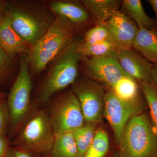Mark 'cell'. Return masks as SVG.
Here are the masks:
<instances>
[{
	"label": "cell",
	"mask_w": 157,
	"mask_h": 157,
	"mask_svg": "<svg viewBox=\"0 0 157 157\" xmlns=\"http://www.w3.org/2000/svg\"><path fill=\"white\" fill-rule=\"evenodd\" d=\"M74 25L65 17L56 16L48 30L31 48L27 56L30 73L38 75L75 41Z\"/></svg>",
	"instance_id": "obj_1"
},
{
	"label": "cell",
	"mask_w": 157,
	"mask_h": 157,
	"mask_svg": "<svg viewBox=\"0 0 157 157\" xmlns=\"http://www.w3.org/2000/svg\"><path fill=\"white\" fill-rule=\"evenodd\" d=\"M6 13L14 30L31 48L47 32L56 17L45 6L29 1H8Z\"/></svg>",
	"instance_id": "obj_2"
},
{
	"label": "cell",
	"mask_w": 157,
	"mask_h": 157,
	"mask_svg": "<svg viewBox=\"0 0 157 157\" xmlns=\"http://www.w3.org/2000/svg\"><path fill=\"white\" fill-rule=\"evenodd\" d=\"M117 145L118 157H157V132L148 112L130 119Z\"/></svg>",
	"instance_id": "obj_3"
},
{
	"label": "cell",
	"mask_w": 157,
	"mask_h": 157,
	"mask_svg": "<svg viewBox=\"0 0 157 157\" xmlns=\"http://www.w3.org/2000/svg\"><path fill=\"white\" fill-rule=\"evenodd\" d=\"M75 41L53 61L38 92V101L47 103L52 96L76 81L79 61L82 56Z\"/></svg>",
	"instance_id": "obj_4"
},
{
	"label": "cell",
	"mask_w": 157,
	"mask_h": 157,
	"mask_svg": "<svg viewBox=\"0 0 157 157\" xmlns=\"http://www.w3.org/2000/svg\"><path fill=\"white\" fill-rule=\"evenodd\" d=\"M55 136L48 113L36 109L18 130L13 144L34 155H47L50 154Z\"/></svg>",
	"instance_id": "obj_5"
},
{
	"label": "cell",
	"mask_w": 157,
	"mask_h": 157,
	"mask_svg": "<svg viewBox=\"0 0 157 157\" xmlns=\"http://www.w3.org/2000/svg\"><path fill=\"white\" fill-rule=\"evenodd\" d=\"M27 56L21 60L17 77L7 97L10 125L17 132L36 109L31 100L33 85Z\"/></svg>",
	"instance_id": "obj_6"
},
{
	"label": "cell",
	"mask_w": 157,
	"mask_h": 157,
	"mask_svg": "<svg viewBox=\"0 0 157 157\" xmlns=\"http://www.w3.org/2000/svg\"><path fill=\"white\" fill-rule=\"evenodd\" d=\"M48 114L55 135L73 132L86 123L79 101L72 90L57 97Z\"/></svg>",
	"instance_id": "obj_7"
},
{
	"label": "cell",
	"mask_w": 157,
	"mask_h": 157,
	"mask_svg": "<svg viewBox=\"0 0 157 157\" xmlns=\"http://www.w3.org/2000/svg\"><path fill=\"white\" fill-rule=\"evenodd\" d=\"M147 104L144 96L131 101L119 98L111 90L105 93L104 117L112 128L118 144L126 125L131 118L146 112Z\"/></svg>",
	"instance_id": "obj_8"
},
{
	"label": "cell",
	"mask_w": 157,
	"mask_h": 157,
	"mask_svg": "<svg viewBox=\"0 0 157 157\" xmlns=\"http://www.w3.org/2000/svg\"><path fill=\"white\" fill-rule=\"evenodd\" d=\"M72 91L77 97L86 123L97 124L104 117V93L100 83L82 78L73 83Z\"/></svg>",
	"instance_id": "obj_9"
},
{
	"label": "cell",
	"mask_w": 157,
	"mask_h": 157,
	"mask_svg": "<svg viewBox=\"0 0 157 157\" xmlns=\"http://www.w3.org/2000/svg\"><path fill=\"white\" fill-rule=\"evenodd\" d=\"M82 59L84 62V71L87 76L110 89L122 78L128 76L120 65L115 52L98 57H83Z\"/></svg>",
	"instance_id": "obj_10"
},
{
	"label": "cell",
	"mask_w": 157,
	"mask_h": 157,
	"mask_svg": "<svg viewBox=\"0 0 157 157\" xmlns=\"http://www.w3.org/2000/svg\"><path fill=\"white\" fill-rule=\"evenodd\" d=\"M104 25L108 31L109 40L116 48H132L139 28L123 12L118 10Z\"/></svg>",
	"instance_id": "obj_11"
},
{
	"label": "cell",
	"mask_w": 157,
	"mask_h": 157,
	"mask_svg": "<svg viewBox=\"0 0 157 157\" xmlns=\"http://www.w3.org/2000/svg\"><path fill=\"white\" fill-rule=\"evenodd\" d=\"M118 61L124 71L137 81L152 82L153 65L133 48L116 49Z\"/></svg>",
	"instance_id": "obj_12"
},
{
	"label": "cell",
	"mask_w": 157,
	"mask_h": 157,
	"mask_svg": "<svg viewBox=\"0 0 157 157\" xmlns=\"http://www.w3.org/2000/svg\"><path fill=\"white\" fill-rule=\"evenodd\" d=\"M0 47L13 60L19 56L28 55L31 48L12 27L7 13L0 21Z\"/></svg>",
	"instance_id": "obj_13"
},
{
	"label": "cell",
	"mask_w": 157,
	"mask_h": 157,
	"mask_svg": "<svg viewBox=\"0 0 157 157\" xmlns=\"http://www.w3.org/2000/svg\"><path fill=\"white\" fill-rule=\"evenodd\" d=\"M48 6L52 13L65 17L74 25L84 24L89 20V13L81 2L59 0L51 2Z\"/></svg>",
	"instance_id": "obj_14"
},
{
	"label": "cell",
	"mask_w": 157,
	"mask_h": 157,
	"mask_svg": "<svg viewBox=\"0 0 157 157\" xmlns=\"http://www.w3.org/2000/svg\"><path fill=\"white\" fill-rule=\"evenodd\" d=\"M132 48L152 64H157V30L139 28Z\"/></svg>",
	"instance_id": "obj_15"
},
{
	"label": "cell",
	"mask_w": 157,
	"mask_h": 157,
	"mask_svg": "<svg viewBox=\"0 0 157 157\" xmlns=\"http://www.w3.org/2000/svg\"><path fill=\"white\" fill-rule=\"evenodd\" d=\"M97 24H104L116 12L119 10L122 1L118 0H82Z\"/></svg>",
	"instance_id": "obj_16"
},
{
	"label": "cell",
	"mask_w": 157,
	"mask_h": 157,
	"mask_svg": "<svg viewBox=\"0 0 157 157\" xmlns=\"http://www.w3.org/2000/svg\"><path fill=\"white\" fill-rule=\"evenodd\" d=\"M121 11L135 23L138 28L147 29H156L157 22L149 17L140 0L122 1Z\"/></svg>",
	"instance_id": "obj_17"
},
{
	"label": "cell",
	"mask_w": 157,
	"mask_h": 157,
	"mask_svg": "<svg viewBox=\"0 0 157 157\" xmlns=\"http://www.w3.org/2000/svg\"><path fill=\"white\" fill-rule=\"evenodd\" d=\"M50 157H78L73 132L56 135Z\"/></svg>",
	"instance_id": "obj_18"
},
{
	"label": "cell",
	"mask_w": 157,
	"mask_h": 157,
	"mask_svg": "<svg viewBox=\"0 0 157 157\" xmlns=\"http://www.w3.org/2000/svg\"><path fill=\"white\" fill-rule=\"evenodd\" d=\"M115 153L110 152L107 132L101 129L96 130L92 142L83 157H113Z\"/></svg>",
	"instance_id": "obj_19"
},
{
	"label": "cell",
	"mask_w": 157,
	"mask_h": 157,
	"mask_svg": "<svg viewBox=\"0 0 157 157\" xmlns=\"http://www.w3.org/2000/svg\"><path fill=\"white\" fill-rule=\"evenodd\" d=\"M111 90L119 98L125 101L135 100L143 96L137 81L129 76L122 78Z\"/></svg>",
	"instance_id": "obj_20"
},
{
	"label": "cell",
	"mask_w": 157,
	"mask_h": 157,
	"mask_svg": "<svg viewBox=\"0 0 157 157\" xmlns=\"http://www.w3.org/2000/svg\"><path fill=\"white\" fill-rule=\"evenodd\" d=\"M96 130L95 124L85 123L82 126L73 132L78 157L84 156L92 142Z\"/></svg>",
	"instance_id": "obj_21"
},
{
	"label": "cell",
	"mask_w": 157,
	"mask_h": 157,
	"mask_svg": "<svg viewBox=\"0 0 157 157\" xmlns=\"http://www.w3.org/2000/svg\"><path fill=\"white\" fill-rule=\"evenodd\" d=\"M115 45L109 40L94 44H85L81 41L77 43V50L82 57H98L108 55L115 52Z\"/></svg>",
	"instance_id": "obj_22"
},
{
	"label": "cell",
	"mask_w": 157,
	"mask_h": 157,
	"mask_svg": "<svg viewBox=\"0 0 157 157\" xmlns=\"http://www.w3.org/2000/svg\"><path fill=\"white\" fill-rule=\"evenodd\" d=\"M147 104L153 125L157 132V91L152 82L137 81Z\"/></svg>",
	"instance_id": "obj_23"
},
{
	"label": "cell",
	"mask_w": 157,
	"mask_h": 157,
	"mask_svg": "<svg viewBox=\"0 0 157 157\" xmlns=\"http://www.w3.org/2000/svg\"><path fill=\"white\" fill-rule=\"evenodd\" d=\"M106 40L110 41L107 28L104 24H97L86 33L83 40L81 42L90 45Z\"/></svg>",
	"instance_id": "obj_24"
},
{
	"label": "cell",
	"mask_w": 157,
	"mask_h": 157,
	"mask_svg": "<svg viewBox=\"0 0 157 157\" xmlns=\"http://www.w3.org/2000/svg\"><path fill=\"white\" fill-rule=\"evenodd\" d=\"M13 61L0 47V85L11 76L13 72Z\"/></svg>",
	"instance_id": "obj_25"
},
{
	"label": "cell",
	"mask_w": 157,
	"mask_h": 157,
	"mask_svg": "<svg viewBox=\"0 0 157 157\" xmlns=\"http://www.w3.org/2000/svg\"><path fill=\"white\" fill-rule=\"evenodd\" d=\"M9 124L10 116L6 98L0 101V135L6 136Z\"/></svg>",
	"instance_id": "obj_26"
},
{
	"label": "cell",
	"mask_w": 157,
	"mask_h": 157,
	"mask_svg": "<svg viewBox=\"0 0 157 157\" xmlns=\"http://www.w3.org/2000/svg\"><path fill=\"white\" fill-rule=\"evenodd\" d=\"M5 157H36L25 149L18 147H10Z\"/></svg>",
	"instance_id": "obj_27"
},
{
	"label": "cell",
	"mask_w": 157,
	"mask_h": 157,
	"mask_svg": "<svg viewBox=\"0 0 157 157\" xmlns=\"http://www.w3.org/2000/svg\"><path fill=\"white\" fill-rule=\"evenodd\" d=\"M10 147L6 136L0 135V157H5Z\"/></svg>",
	"instance_id": "obj_28"
},
{
	"label": "cell",
	"mask_w": 157,
	"mask_h": 157,
	"mask_svg": "<svg viewBox=\"0 0 157 157\" xmlns=\"http://www.w3.org/2000/svg\"><path fill=\"white\" fill-rule=\"evenodd\" d=\"M8 4V1L0 0V21L6 15Z\"/></svg>",
	"instance_id": "obj_29"
},
{
	"label": "cell",
	"mask_w": 157,
	"mask_h": 157,
	"mask_svg": "<svg viewBox=\"0 0 157 157\" xmlns=\"http://www.w3.org/2000/svg\"><path fill=\"white\" fill-rule=\"evenodd\" d=\"M152 82L157 91V64L154 65L151 71Z\"/></svg>",
	"instance_id": "obj_30"
},
{
	"label": "cell",
	"mask_w": 157,
	"mask_h": 157,
	"mask_svg": "<svg viewBox=\"0 0 157 157\" xmlns=\"http://www.w3.org/2000/svg\"><path fill=\"white\" fill-rule=\"evenodd\" d=\"M148 2L152 7L157 18V0H149Z\"/></svg>",
	"instance_id": "obj_31"
},
{
	"label": "cell",
	"mask_w": 157,
	"mask_h": 157,
	"mask_svg": "<svg viewBox=\"0 0 157 157\" xmlns=\"http://www.w3.org/2000/svg\"><path fill=\"white\" fill-rule=\"evenodd\" d=\"M7 95L4 93L0 92V101L7 98Z\"/></svg>",
	"instance_id": "obj_32"
},
{
	"label": "cell",
	"mask_w": 157,
	"mask_h": 157,
	"mask_svg": "<svg viewBox=\"0 0 157 157\" xmlns=\"http://www.w3.org/2000/svg\"><path fill=\"white\" fill-rule=\"evenodd\" d=\"M36 157H50L49 155H43V156H35Z\"/></svg>",
	"instance_id": "obj_33"
},
{
	"label": "cell",
	"mask_w": 157,
	"mask_h": 157,
	"mask_svg": "<svg viewBox=\"0 0 157 157\" xmlns=\"http://www.w3.org/2000/svg\"><path fill=\"white\" fill-rule=\"evenodd\" d=\"M113 157H118V155L117 153V152L114 155V156H113Z\"/></svg>",
	"instance_id": "obj_34"
}]
</instances>
